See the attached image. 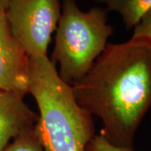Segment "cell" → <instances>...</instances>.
<instances>
[{
    "label": "cell",
    "mask_w": 151,
    "mask_h": 151,
    "mask_svg": "<svg viewBox=\"0 0 151 151\" xmlns=\"http://www.w3.org/2000/svg\"><path fill=\"white\" fill-rule=\"evenodd\" d=\"M4 12L11 31L28 55L47 56L60 17V1L9 0Z\"/></svg>",
    "instance_id": "obj_4"
},
{
    "label": "cell",
    "mask_w": 151,
    "mask_h": 151,
    "mask_svg": "<svg viewBox=\"0 0 151 151\" xmlns=\"http://www.w3.org/2000/svg\"><path fill=\"white\" fill-rule=\"evenodd\" d=\"M131 38L151 42V9L146 12L141 18L140 21L135 25Z\"/></svg>",
    "instance_id": "obj_9"
},
{
    "label": "cell",
    "mask_w": 151,
    "mask_h": 151,
    "mask_svg": "<svg viewBox=\"0 0 151 151\" xmlns=\"http://www.w3.org/2000/svg\"><path fill=\"white\" fill-rule=\"evenodd\" d=\"M77 103L99 118L100 135L134 149L135 133L151 107V42L107 44L91 69L71 86Z\"/></svg>",
    "instance_id": "obj_1"
},
{
    "label": "cell",
    "mask_w": 151,
    "mask_h": 151,
    "mask_svg": "<svg viewBox=\"0 0 151 151\" xmlns=\"http://www.w3.org/2000/svg\"><path fill=\"white\" fill-rule=\"evenodd\" d=\"M29 92L40 111L34 129L45 150H85L95 136L92 115L77 103L71 86L47 56L29 57Z\"/></svg>",
    "instance_id": "obj_2"
},
{
    "label": "cell",
    "mask_w": 151,
    "mask_h": 151,
    "mask_svg": "<svg viewBox=\"0 0 151 151\" xmlns=\"http://www.w3.org/2000/svg\"><path fill=\"white\" fill-rule=\"evenodd\" d=\"M9 0H0V11H5Z\"/></svg>",
    "instance_id": "obj_11"
},
{
    "label": "cell",
    "mask_w": 151,
    "mask_h": 151,
    "mask_svg": "<svg viewBox=\"0 0 151 151\" xmlns=\"http://www.w3.org/2000/svg\"><path fill=\"white\" fill-rule=\"evenodd\" d=\"M29 56L11 31L0 11V90L24 97L29 92Z\"/></svg>",
    "instance_id": "obj_5"
},
{
    "label": "cell",
    "mask_w": 151,
    "mask_h": 151,
    "mask_svg": "<svg viewBox=\"0 0 151 151\" xmlns=\"http://www.w3.org/2000/svg\"><path fill=\"white\" fill-rule=\"evenodd\" d=\"M39 116L19 94L0 90V151L24 130L34 128Z\"/></svg>",
    "instance_id": "obj_6"
},
{
    "label": "cell",
    "mask_w": 151,
    "mask_h": 151,
    "mask_svg": "<svg viewBox=\"0 0 151 151\" xmlns=\"http://www.w3.org/2000/svg\"><path fill=\"white\" fill-rule=\"evenodd\" d=\"M84 151H134V149L122 148L108 143L101 135H95L86 145Z\"/></svg>",
    "instance_id": "obj_10"
},
{
    "label": "cell",
    "mask_w": 151,
    "mask_h": 151,
    "mask_svg": "<svg viewBox=\"0 0 151 151\" xmlns=\"http://www.w3.org/2000/svg\"><path fill=\"white\" fill-rule=\"evenodd\" d=\"M103 4L108 11H115L122 17L126 29L134 28L141 18L151 9V0H95Z\"/></svg>",
    "instance_id": "obj_7"
},
{
    "label": "cell",
    "mask_w": 151,
    "mask_h": 151,
    "mask_svg": "<svg viewBox=\"0 0 151 151\" xmlns=\"http://www.w3.org/2000/svg\"><path fill=\"white\" fill-rule=\"evenodd\" d=\"M34 128L22 132L2 151H46L39 140Z\"/></svg>",
    "instance_id": "obj_8"
},
{
    "label": "cell",
    "mask_w": 151,
    "mask_h": 151,
    "mask_svg": "<svg viewBox=\"0 0 151 151\" xmlns=\"http://www.w3.org/2000/svg\"><path fill=\"white\" fill-rule=\"evenodd\" d=\"M107 14L99 7L84 12L76 0H62L50 60L59 64L58 74L65 83L80 81L103 53L113 32Z\"/></svg>",
    "instance_id": "obj_3"
}]
</instances>
